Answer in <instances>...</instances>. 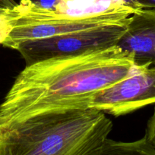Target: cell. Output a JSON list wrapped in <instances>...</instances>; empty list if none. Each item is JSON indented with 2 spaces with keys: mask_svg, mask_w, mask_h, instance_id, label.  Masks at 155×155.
Listing matches in <instances>:
<instances>
[{
  "mask_svg": "<svg viewBox=\"0 0 155 155\" xmlns=\"http://www.w3.org/2000/svg\"><path fill=\"white\" fill-rule=\"evenodd\" d=\"M112 130L93 108L40 114L0 129V155H88Z\"/></svg>",
  "mask_w": 155,
  "mask_h": 155,
  "instance_id": "2",
  "label": "cell"
},
{
  "mask_svg": "<svg viewBox=\"0 0 155 155\" xmlns=\"http://www.w3.org/2000/svg\"><path fill=\"white\" fill-rule=\"evenodd\" d=\"M155 104V64L138 65L123 80L94 94L89 108L120 117Z\"/></svg>",
  "mask_w": 155,
  "mask_h": 155,
  "instance_id": "5",
  "label": "cell"
},
{
  "mask_svg": "<svg viewBox=\"0 0 155 155\" xmlns=\"http://www.w3.org/2000/svg\"><path fill=\"white\" fill-rule=\"evenodd\" d=\"M137 66L117 45L26 65L0 104V129L40 114L89 108L94 94Z\"/></svg>",
  "mask_w": 155,
  "mask_h": 155,
  "instance_id": "1",
  "label": "cell"
},
{
  "mask_svg": "<svg viewBox=\"0 0 155 155\" xmlns=\"http://www.w3.org/2000/svg\"><path fill=\"white\" fill-rule=\"evenodd\" d=\"M129 18L112 25L24 41L14 49L21 54L26 65H30L50 58L78 55L107 48L117 45L126 31Z\"/></svg>",
  "mask_w": 155,
  "mask_h": 155,
  "instance_id": "4",
  "label": "cell"
},
{
  "mask_svg": "<svg viewBox=\"0 0 155 155\" xmlns=\"http://www.w3.org/2000/svg\"><path fill=\"white\" fill-rule=\"evenodd\" d=\"M88 155H155V147L144 136L134 142L106 139Z\"/></svg>",
  "mask_w": 155,
  "mask_h": 155,
  "instance_id": "7",
  "label": "cell"
},
{
  "mask_svg": "<svg viewBox=\"0 0 155 155\" xmlns=\"http://www.w3.org/2000/svg\"><path fill=\"white\" fill-rule=\"evenodd\" d=\"M116 45L132 53L137 65H154L155 8H142L132 14Z\"/></svg>",
  "mask_w": 155,
  "mask_h": 155,
  "instance_id": "6",
  "label": "cell"
},
{
  "mask_svg": "<svg viewBox=\"0 0 155 155\" xmlns=\"http://www.w3.org/2000/svg\"><path fill=\"white\" fill-rule=\"evenodd\" d=\"M144 136L148 139L149 142L155 147V107L153 114L147 122L146 133Z\"/></svg>",
  "mask_w": 155,
  "mask_h": 155,
  "instance_id": "9",
  "label": "cell"
},
{
  "mask_svg": "<svg viewBox=\"0 0 155 155\" xmlns=\"http://www.w3.org/2000/svg\"><path fill=\"white\" fill-rule=\"evenodd\" d=\"M18 5L15 0H0V7L14 8Z\"/></svg>",
  "mask_w": 155,
  "mask_h": 155,
  "instance_id": "12",
  "label": "cell"
},
{
  "mask_svg": "<svg viewBox=\"0 0 155 155\" xmlns=\"http://www.w3.org/2000/svg\"><path fill=\"white\" fill-rule=\"evenodd\" d=\"M142 8H155V0H135Z\"/></svg>",
  "mask_w": 155,
  "mask_h": 155,
  "instance_id": "11",
  "label": "cell"
},
{
  "mask_svg": "<svg viewBox=\"0 0 155 155\" xmlns=\"http://www.w3.org/2000/svg\"><path fill=\"white\" fill-rule=\"evenodd\" d=\"M16 18V9L0 7V45H2L13 28V21Z\"/></svg>",
  "mask_w": 155,
  "mask_h": 155,
  "instance_id": "8",
  "label": "cell"
},
{
  "mask_svg": "<svg viewBox=\"0 0 155 155\" xmlns=\"http://www.w3.org/2000/svg\"><path fill=\"white\" fill-rule=\"evenodd\" d=\"M15 9L13 28L2 44L12 49L24 41L118 24L134 14L122 9L94 13H68L42 8L28 0H21Z\"/></svg>",
  "mask_w": 155,
  "mask_h": 155,
  "instance_id": "3",
  "label": "cell"
},
{
  "mask_svg": "<svg viewBox=\"0 0 155 155\" xmlns=\"http://www.w3.org/2000/svg\"><path fill=\"white\" fill-rule=\"evenodd\" d=\"M35 5L44 9L56 10L58 0H28Z\"/></svg>",
  "mask_w": 155,
  "mask_h": 155,
  "instance_id": "10",
  "label": "cell"
}]
</instances>
